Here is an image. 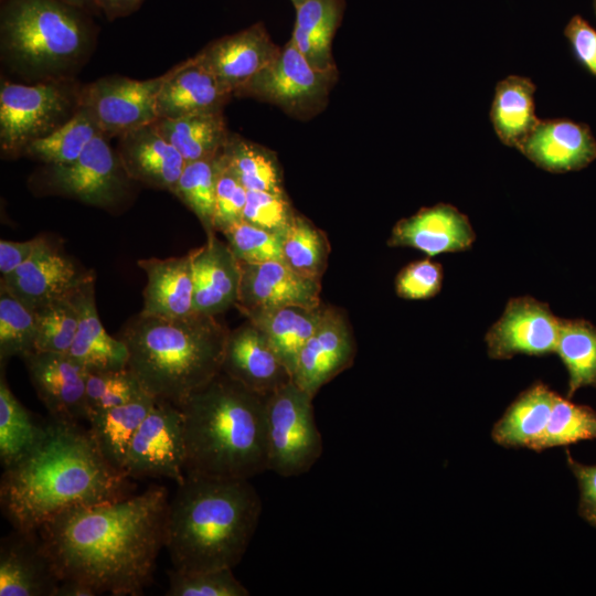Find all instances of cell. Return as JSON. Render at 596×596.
I'll use <instances>...</instances> for the list:
<instances>
[{"instance_id": "cell-1", "label": "cell", "mask_w": 596, "mask_h": 596, "mask_svg": "<svg viewBox=\"0 0 596 596\" xmlns=\"http://www.w3.org/2000/svg\"><path fill=\"white\" fill-rule=\"evenodd\" d=\"M168 504V490L153 485L139 494L64 510L39 533L61 581H79L97 594L138 596L164 547Z\"/></svg>"}, {"instance_id": "cell-2", "label": "cell", "mask_w": 596, "mask_h": 596, "mask_svg": "<svg viewBox=\"0 0 596 596\" xmlns=\"http://www.w3.org/2000/svg\"><path fill=\"white\" fill-rule=\"evenodd\" d=\"M129 477L102 456L88 429L49 418L39 443L3 468L0 505L12 528L39 531L64 510L127 497Z\"/></svg>"}, {"instance_id": "cell-3", "label": "cell", "mask_w": 596, "mask_h": 596, "mask_svg": "<svg viewBox=\"0 0 596 596\" xmlns=\"http://www.w3.org/2000/svg\"><path fill=\"white\" fill-rule=\"evenodd\" d=\"M262 510L249 479L185 476L167 510L164 547L172 567L187 573L234 568Z\"/></svg>"}, {"instance_id": "cell-4", "label": "cell", "mask_w": 596, "mask_h": 596, "mask_svg": "<svg viewBox=\"0 0 596 596\" xmlns=\"http://www.w3.org/2000/svg\"><path fill=\"white\" fill-rule=\"evenodd\" d=\"M266 397L217 374L179 407L185 476L251 479L267 470Z\"/></svg>"}, {"instance_id": "cell-5", "label": "cell", "mask_w": 596, "mask_h": 596, "mask_svg": "<svg viewBox=\"0 0 596 596\" xmlns=\"http://www.w3.org/2000/svg\"><path fill=\"white\" fill-rule=\"evenodd\" d=\"M230 330L215 316L138 313L120 332L127 368L156 400L180 406L221 373Z\"/></svg>"}, {"instance_id": "cell-6", "label": "cell", "mask_w": 596, "mask_h": 596, "mask_svg": "<svg viewBox=\"0 0 596 596\" xmlns=\"http://www.w3.org/2000/svg\"><path fill=\"white\" fill-rule=\"evenodd\" d=\"M89 12L61 0H3L1 60L25 81L74 76L94 51Z\"/></svg>"}, {"instance_id": "cell-7", "label": "cell", "mask_w": 596, "mask_h": 596, "mask_svg": "<svg viewBox=\"0 0 596 596\" xmlns=\"http://www.w3.org/2000/svg\"><path fill=\"white\" fill-rule=\"evenodd\" d=\"M83 84L65 76L19 84L2 81L0 86V148L10 158L23 156L25 148L67 123L81 107Z\"/></svg>"}, {"instance_id": "cell-8", "label": "cell", "mask_w": 596, "mask_h": 596, "mask_svg": "<svg viewBox=\"0 0 596 596\" xmlns=\"http://www.w3.org/2000/svg\"><path fill=\"white\" fill-rule=\"evenodd\" d=\"M312 400L294 381L266 396L267 470L286 478L298 477L322 455Z\"/></svg>"}, {"instance_id": "cell-9", "label": "cell", "mask_w": 596, "mask_h": 596, "mask_svg": "<svg viewBox=\"0 0 596 596\" xmlns=\"http://www.w3.org/2000/svg\"><path fill=\"white\" fill-rule=\"evenodd\" d=\"M337 70L312 66L289 40L278 55L234 95L253 97L308 118L324 107Z\"/></svg>"}, {"instance_id": "cell-10", "label": "cell", "mask_w": 596, "mask_h": 596, "mask_svg": "<svg viewBox=\"0 0 596 596\" xmlns=\"http://www.w3.org/2000/svg\"><path fill=\"white\" fill-rule=\"evenodd\" d=\"M108 140L98 134L75 161L46 164L42 171L44 185L50 192L99 207L118 203L127 193L131 179Z\"/></svg>"}, {"instance_id": "cell-11", "label": "cell", "mask_w": 596, "mask_h": 596, "mask_svg": "<svg viewBox=\"0 0 596 596\" xmlns=\"http://www.w3.org/2000/svg\"><path fill=\"white\" fill-rule=\"evenodd\" d=\"M167 77L168 71L149 79L104 76L83 84L81 106L92 115L104 136L119 137L158 119L157 98Z\"/></svg>"}, {"instance_id": "cell-12", "label": "cell", "mask_w": 596, "mask_h": 596, "mask_svg": "<svg viewBox=\"0 0 596 596\" xmlns=\"http://www.w3.org/2000/svg\"><path fill=\"white\" fill-rule=\"evenodd\" d=\"M185 448L181 408L157 400L128 448L124 472L129 478L185 479Z\"/></svg>"}, {"instance_id": "cell-13", "label": "cell", "mask_w": 596, "mask_h": 596, "mask_svg": "<svg viewBox=\"0 0 596 596\" xmlns=\"http://www.w3.org/2000/svg\"><path fill=\"white\" fill-rule=\"evenodd\" d=\"M561 319L533 297L511 298L504 311L487 331L488 355L508 360L517 354L546 355L555 352Z\"/></svg>"}, {"instance_id": "cell-14", "label": "cell", "mask_w": 596, "mask_h": 596, "mask_svg": "<svg viewBox=\"0 0 596 596\" xmlns=\"http://www.w3.org/2000/svg\"><path fill=\"white\" fill-rule=\"evenodd\" d=\"M92 273L77 265L46 238L32 256L9 275L2 276L1 286L33 310L57 299L70 297Z\"/></svg>"}, {"instance_id": "cell-15", "label": "cell", "mask_w": 596, "mask_h": 596, "mask_svg": "<svg viewBox=\"0 0 596 596\" xmlns=\"http://www.w3.org/2000/svg\"><path fill=\"white\" fill-rule=\"evenodd\" d=\"M39 400L51 418L86 419L88 371L68 353L33 351L22 358Z\"/></svg>"}, {"instance_id": "cell-16", "label": "cell", "mask_w": 596, "mask_h": 596, "mask_svg": "<svg viewBox=\"0 0 596 596\" xmlns=\"http://www.w3.org/2000/svg\"><path fill=\"white\" fill-rule=\"evenodd\" d=\"M61 578L39 531L12 529L0 543V596H54Z\"/></svg>"}, {"instance_id": "cell-17", "label": "cell", "mask_w": 596, "mask_h": 596, "mask_svg": "<svg viewBox=\"0 0 596 596\" xmlns=\"http://www.w3.org/2000/svg\"><path fill=\"white\" fill-rule=\"evenodd\" d=\"M240 265L236 307L242 313L285 306L320 307V280L305 277L280 260Z\"/></svg>"}, {"instance_id": "cell-18", "label": "cell", "mask_w": 596, "mask_h": 596, "mask_svg": "<svg viewBox=\"0 0 596 596\" xmlns=\"http://www.w3.org/2000/svg\"><path fill=\"white\" fill-rule=\"evenodd\" d=\"M354 354L353 336L344 317L324 307L318 327L299 353L294 382L315 397L322 385L352 364Z\"/></svg>"}, {"instance_id": "cell-19", "label": "cell", "mask_w": 596, "mask_h": 596, "mask_svg": "<svg viewBox=\"0 0 596 596\" xmlns=\"http://www.w3.org/2000/svg\"><path fill=\"white\" fill-rule=\"evenodd\" d=\"M221 372L265 397L294 381L264 333L249 320L230 331Z\"/></svg>"}, {"instance_id": "cell-20", "label": "cell", "mask_w": 596, "mask_h": 596, "mask_svg": "<svg viewBox=\"0 0 596 596\" xmlns=\"http://www.w3.org/2000/svg\"><path fill=\"white\" fill-rule=\"evenodd\" d=\"M262 22L209 43L196 56L233 95L278 55Z\"/></svg>"}, {"instance_id": "cell-21", "label": "cell", "mask_w": 596, "mask_h": 596, "mask_svg": "<svg viewBox=\"0 0 596 596\" xmlns=\"http://www.w3.org/2000/svg\"><path fill=\"white\" fill-rule=\"evenodd\" d=\"M518 150L539 168L563 173L581 170L596 159V139L585 124L539 120Z\"/></svg>"}, {"instance_id": "cell-22", "label": "cell", "mask_w": 596, "mask_h": 596, "mask_svg": "<svg viewBox=\"0 0 596 596\" xmlns=\"http://www.w3.org/2000/svg\"><path fill=\"white\" fill-rule=\"evenodd\" d=\"M475 238L467 215L451 204L438 203L398 221L387 243L413 247L432 257L469 249Z\"/></svg>"}, {"instance_id": "cell-23", "label": "cell", "mask_w": 596, "mask_h": 596, "mask_svg": "<svg viewBox=\"0 0 596 596\" xmlns=\"http://www.w3.org/2000/svg\"><path fill=\"white\" fill-rule=\"evenodd\" d=\"M116 150L131 180L171 193L187 163L155 123L119 136Z\"/></svg>"}, {"instance_id": "cell-24", "label": "cell", "mask_w": 596, "mask_h": 596, "mask_svg": "<svg viewBox=\"0 0 596 596\" xmlns=\"http://www.w3.org/2000/svg\"><path fill=\"white\" fill-rule=\"evenodd\" d=\"M191 256L194 311L216 316L236 306L241 265L228 244L214 233Z\"/></svg>"}, {"instance_id": "cell-25", "label": "cell", "mask_w": 596, "mask_h": 596, "mask_svg": "<svg viewBox=\"0 0 596 596\" xmlns=\"http://www.w3.org/2000/svg\"><path fill=\"white\" fill-rule=\"evenodd\" d=\"M233 94L194 55L168 71L157 98L159 118L223 109Z\"/></svg>"}, {"instance_id": "cell-26", "label": "cell", "mask_w": 596, "mask_h": 596, "mask_svg": "<svg viewBox=\"0 0 596 596\" xmlns=\"http://www.w3.org/2000/svg\"><path fill=\"white\" fill-rule=\"evenodd\" d=\"M78 312V328L68 354L88 372L127 368L128 350L105 330L95 302L94 277L68 297Z\"/></svg>"}, {"instance_id": "cell-27", "label": "cell", "mask_w": 596, "mask_h": 596, "mask_svg": "<svg viewBox=\"0 0 596 596\" xmlns=\"http://www.w3.org/2000/svg\"><path fill=\"white\" fill-rule=\"evenodd\" d=\"M145 272L143 307L140 313L179 318L194 312L192 256L139 259Z\"/></svg>"}, {"instance_id": "cell-28", "label": "cell", "mask_w": 596, "mask_h": 596, "mask_svg": "<svg viewBox=\"0 0 596 596\" xmlns=\"http://www.w3.org/2000/svg\"><path fill=\"white\" fill-rule=\"evenodd\" d=\"M557 393L541 382L523 391L492 428V439L503 447L538 451Z\"/></svg>"}, {"instance_id": "cell-29", "label": "cell", "mask_w": 596, "mask_h": 596, "mask_svg": "<svg viewBox=\"0 0 596 596\" xmlns=\"http://www.w3.org/2000/svg\"><path fill=\"white\" fill-rule=\"evenodd\" d=\"M323 308L285 306L244 315L264 333L294 379L299 353L318 327Z\"/></svg>"}, {"instance_id": "cell-30", "label": "cell", "mask_w": 596, "mask_h": 596, "mask_svg": "<svg viewBox=\"0 0 596 596\" xmlns=\"http://www.w3.org/2000/svg\"><path fill=\"white\" fill-rule=\"evenodd\" d=\"M155 125L181 153L185 162L216 158L231 134L223 109L192 113L175 118H159Z\"/></svg>"}, {"instance_id": "cell-31", "label": "cell", "mask_w": 596, "mask_h": 596, "mask_svg": "<svg viewBox=\"0 0 596 596\" xmlns=\"http://www.w3.org/2000/svg\"><path fill=\"white\" fill-rule=\"evenodd\" d=\"M534 83L524 76L509 75L494 89L490 119L498 138L519 148L539 123L535 116Z\"/></svg>"}, {"instance_id": "cell-32", "label": "cell", "mask_w": 596, "mask_h": 596, "mask_svg": "<svg viewBox=\"0 0 596 596\" xmlns=\"http://www.w3.org/2000/svg\"><path fill=\"white\" fill-rule=\"evenodd\" d=\"M156 401L145 393L88 421V432L97 449L115 469L124 472L129 445Z\"/></svg>"}, {"instance_id": "cell-33", "label": "cell", "mask_w": 596, "mask_h": 596, "mask_svg": "<svg viewBox=\"0 0 596 596\" xmlns=\"http://www.w3.org/2000/svg\"><path fill=\"white\" fill-rule=\"evenodd\" d=\"M220 156L247 191L285 192L279 162L263 146L230 134Z\"/></svg>"}, {"instance_id": "cell-34", "label": "cell", "mask_w": 596, "mask_h": 596, "mask_svg": "<svg viewBox=\"0 0 596 596\" xmlns=\"http://www.w3.org/2000/svg\"><path fill=\"white\" fill-rule=\"evenodd\" d=\"M568 372V392L585 386L596 389V327L583 319H561L555 348Z\"/></svg>"}, {"instance_id": "cell-35", "label": "cell", "mask_w": 596, "mask_h": 596, "mask_svg": "<svg viewBox=\"0 0 596 596\" xmlns=\"http://www.w3.org/2000/svg\"><path fill=\"white\" fill-rule=\"evenodd\" d=\"M45 422L38 423L0 377V460L7 468L24 457L41 439Z\"/></svg>"}, {"instance_id": "cell-36", "label": "cell", "mask_w": 596, "mask_h": 596, "mask_svg": "<svg viewBox=\"0 0 596 596\" xmlns=\"http://www.w3.org/2000/svg\"><path fill=\"white\" fill-rule=\"evenodd\" d=\"M102 134L92 115L84 107L50 135L31 142L23 156L45 164H66L75 161L91 140Z\"/></svg>"}, {"instance_id": "cell-37", "label": "cell", "mask_w": 596, "mask_h": 596, "mask_svg": "<svg viewBox=\"0 0 596 596\" xmlns=\"http://www.w3.org/2000/svg\"><path fill=\"white\" fill-rule=\"evenodd\" d=\"M328 253L324 234L306 217L296 214L283 237L284 263L305 277L320 280Z\"/></svg>"}, {"instance_id": "cell-38", "label": "cell", "mask_w": 596, "mask_h": 596, "mask_svg": "<svg viewBox=\"0 0 596 596\" xmlns=\"http://www.w3.org/2000/svg\"><path fill=\"white\" fill-rule=\"evenodd\" d=\"M219 156L187 162L172 193L196 215L207 235L215 233L213 219Z\"/></svg>"}, {"instance_id": "cell-39", "label": "cell", "mask_w": 596, "mask_h": 596, "mask_svg": "<svg viewBox=\"0 0 596 596\" xmlns=\"http://www.w3.org/2000/svg\"><path fill=\"white\" fill-rule=\"evenodd\" d=\"M36 339L35 312L6 287L0 290V360L1 365L12 356L23 358L34 351Z\"/></svg>"}, {"instance_id": "cell-40", "label": "cell", "mask_w": 596, "mask_h": 596, "mask_svg": "<svg viewBox=\"0 0 596 596\" xmlns=\"http://www.w3.org/2000/svg\"><path fill=\"white\" fill-rule=\"evenodd\" d=\"M593 438H596V412L557 394L538 451Z\"/></svg>"}, {"instance_id": "cell-41", "label": "cell", "mask_w": 596, "mask_h": 596, "mask_svg": "<svg viewBox=\"0 0 596 596\" xmlns=\"http://www.w3.org/2000/svg\"><path fill=\"white\" fill-rule=\"evenodd\" d=\"M147 393L128 369L88 372L86 380V419L128 403Z\"/></svg>"}, {"instance_id": "cell-42", "label": "cell", "mask_w": 596, "mask_h": 596, "mask_svg": "<svg viewBox=\"0 0 596 596\" xmlns=\"http://www.w3.org/2000/svg\"><path fill=\"white\" fill-rule=\"evenodd\" d=\"M34 351L68 353L78 328V312L67 298L51 301L34 310Z\"/></svg>"}, {"instance_id": "cell-43", "label": "cell", "mask_w": 596, "mask_h": 596, "mask_svg": "<svg viewBox=\"0 0 596 596\" xmlns=\"http://www.w3.org/2000/svg\"><path fill=\"white\" fill-rule=\"evenodd\" d=\"M167 596H248L249 590L234 576L233 568L201 572L167 571Z\"/></svg>"}, {"instance_id": "cell-44", "label": "cell", "mask_w": 596, "mask_h": 596, "mask_svg": "<svg viewBox=\"0 0 596 596\" xmlns=\"http://www.w3.org/2000/svg\"><path fill=\"white\" fill-rule=\"evenodd\" d=\"M227 244L240 263L284 262L283 236L242 221L225 232Z\"/></svg>"}, {"instance_id": "cell-45", "label": "cell", "mask_w": 596, "mask_h": 596, "mask_svg": "<svg viewBox=\"0 0 596 596\" xmlns=\"http://www.w3.org/2000/svg\"><path fill=\"white\" fill-rule=\"evenodd\" d=\"M295 216L285 192L247 191L243 221L284 237Z\"/></svg>"}, {"instance_id": "cell-46", "label": "cell", "mask_w": 596, "mask_h": 596, "mask_svg": "<svg viewBox=\"0 0 596 596\" xmlns=\"http://www.w3.org/2000/svg\"><path fill=\"white\" fill-rule=\"evenodd\" d=\"M246 200L247 190L225 166L221 156H219L213 219L214 231L223 233L231 226L242 222Z\"/></svg>"}, {"instance_id": "cell-47", "label": "cell", "mask_w": 596, "mask_h": 596, "mask_svg": "<svg viewBox=\"0 0 596 596\" xmlns=\"http://www.w3.org/2000/svg\"><path fill=\"white\" fill-rule=\"evenodd\" d=\"M343 0H305L296 8L295 26L315 40L331 45L341 21Z\"/></svg>"}, {"instance_id": "cell-48", "label": "cell", "mask_w": 596, "mask_h": 596, "mask_svg": "<svg viewBox=\"0 0 596 596\" xmlns=\"http://www.w3.org/2000/svg\"><path fill=\"white\" fill-rule=\"evenodd\" d=\"M441 284V265L426 258L405 266L396 277L395 289L404 299L419 300L436 296Z\"/></svg>"}, {"instance_id": "cell-49", "label": "cell", "mask_w": 596, "mask_h": 596, "mask_svg": "<svg viewBox=\"0 0 596 596\" xmlns=\"http://www.w3.org/2000/svg\"><path fill=\"white\" fill-rule=\"evenodd\" d=\"M564 34L575 57L596 76V30L579 15H574L565 26Z\"/></svg>"}, {"instance_id": "cell-50", "label": "cell", "mask_w": 596, "mask_h": 596, "mask_svg": "<svg viewBox=\"0 0 596 596\" xmlns=\"http://www.w3.org/2000/svg\"><path fill=\"white\" fill-rule=\"evenodd\" d=\"M567 462L577 479L581 491L578 512L584 520L596 528V465H582L568 453Z\"/></svg>"}, {"instance_id": "cell-51", "label": "cell", "mask_w": 596, "mask_h": 596, "mask_svg": "<svg viewBox=\"0 0 596 596\" xmlns=\"http://www.w3.org/2000/svg\"><path fill=\"white\" fill-rule=\"evenodd\" d=\"M45 237L38 236L24 242L0 241V272L9 275L26 262Z\"/></svg>"}, {"instance_id": "cell-52", "label": "cell", "mask_w": 596, "mask_h": 596, "mask_svg": "<svg viewBox=\"0 0 596 596\" xmlns=\"http://www.w3.org/2000/svg\"><path fill=\"white\" fill-rule=\"evenodd\" d=\"M145 0H94L98 11L103 12L107 20L130 15L137 11Z\"/></svg>"}, {"instance_id": "cell-53", "label": "cell", "mask_w": 596, "mask_h": 596, "mask_svg": "<svg viewBox=\"0 0 596 596\" xmlns=\"http://www.w3.org/2000/svg\"><path fill=\"white\" fill-rule=\"evenodd\" d=\"M97 592L89 585L75 579H62L54 596H95Z\"/></svg>"}, {"instance_id": "cell-54", "label": "cell", "mask_w": 596, "mask_h": 596, "mask_svg": "<svg viewBox=\"0 0 596 596\" xmlns=\"http://www.w3.org/2000/svg\"><path fill=\"white\" fill-rule=\"evenodd\" d=\"M63 2H66L71 6L81 8L89 13L98 11L94 0H61Z\"/></svg>"}, {"instance_id": "cell-55", "label": "cell", "mask_w": 596, "mask_h": 596, "mask_svg": "<svg viewBox=\"0 0 596 596\" xmlns=\"http://www.w3.org/2000/svg\"><path fill=\"white\" fill-rule=\"evenodd\" d=\"M292 2V4L295 6V8H297L298 6H300L305 0H290Z\"/></svg>"}, {"instance_id": "cell-56", "label": "cell", "mask_w": 596, "mask_h": 596, "mask_svg": "<svg viewBox=\"0 0 596 596\" xmlns=\"http://www.w3.org/2000/svg\"><path fill=\"white\" fill-rule=\"evenodd\" d=\"M594 9H595V13H596V0H594Z\"/></svg>"}]
</instances>
